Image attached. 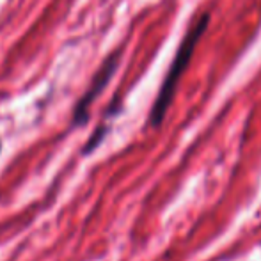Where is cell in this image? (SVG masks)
<instances>
[{
  "instance_id": "7a4b0ae2",
  "label": "cell",
  "mask_w": 261,
  "mask_h": 261,
  "mask_svg": "<svg viewBox=\"0 0 261 261\" xmlns=\"http://www.w3.org/2000/svg\"><path fill=\"white\" fill-rule=\"evenodd\" d=\"M121 59H123V48H117V50H114L112 54L107 55L105 61L100 64V68L96 69V73H94L93 79H91L89 87L86 89V93L79 98V101L73 107L71 128H80L89 123L91 105H93L94 100L107 89L109 82L112 80V76L116 75L117 68H119Z\"/></svg>"
},
{
  "instance_id": "6da1fadb",
  "label": "cell",
  "mask_w": 261,
  "mask_h": 261,
  "mask_svg": "<svg viewBox=\"0 0 261 261\" xmlns=\"http://www.w3.org/2000/svg\"><path fill=\"white\" fill-rule=\"evenodd\" d=\"M210 23V14L203 13L192 25L189 27V31L185 32L181 43L178 46V52L174 55V61L171 62V68H169L167 75H165L164 82L160 86V91H158L155 103H153L151 110H149V117L148 123L149 126L158 128L165 119V114H167L169 107H171L172 100H174V93L176 87H178L179 79L183 76V73L187 71L190 61H192V55L196 52L197 43L201 41L203 34L206 32Z\"/></svg>"
},
{
  "instance_id": "3957f363",
  "label": "cell",
  "mask_w": 261,
  "mask_h": 261,
  "mask_svg": "<svg viewBox=\"0 0 261 261\" xmlns=\"http://www.w3.org/2000/svg\"><path fill=\"white\" fill-rule=\"evenodd\" d=\"M109 130H110L109 124H100V126H96V130L89 135V139H87V142L84 144V148L80 153H82L84 156H87V155H91L96 148H100V144L103 142V139L107 137Z\"/></svg>"
},
{
  "instance_id": "277c9868",
  "label": "cell",
  "mask_w": 261,
  "mask_h": 261,
  "mask_svg": "<svg viewBox=\"0 0 261 261\" xmlns=\"http://www.w3.org/2000/svg\"><path fill=\"white\" fill-rule=\"evenodd\" d=\"M0 151H2V141H0Z\"/></svg>"
}]
</instances>
